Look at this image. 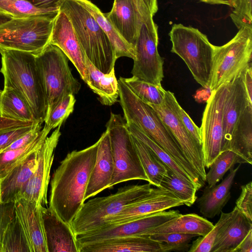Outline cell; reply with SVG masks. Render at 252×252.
I'll use <instances>...</instances> for the list:
<instances>
[{
	"label": "cell",
	"instance_id": "obj_28",
	"mask_svg": "<svg viewBox=\"0 0 252 252\" xmlns=\"http://www.w3.org/2000/svg\"><path fill=\"white\" fill-rule=\"evenodd\" d=\"M214 225L206 219L196 214H181L148 230L145 236L157 233H179L204 236Z\"/></svg>",
	"mask_w": 252,
	"mask_h": 252
},
{
	"label": "cell",
	"instance_id": "obj_52",
	"mask_svg": "<svg viewBox=\"0 0 252 252\" xmlns=\"http://www.w3.org/2000/svg\"><path fill=\"white\" fill-rule=\"evenodd\" d=\"M234 252H252V229H251Z\"/></svg>",
	"mask_w": 252,
	"mask_h": 252
},
{
	"label": "cell",
	"instance_id": "obj_26",
	"mask_svg": "<svg viewBox=\"0 0 252 252\" xmlns=\"http://www.w3.org/2000/svg\"><path fill=\"white\" fill-rule=\"evenodd\" d=\"M27 252L14 212V202L0 203V252Z\"/></svg>",
	"mask_w": 252,
	"mask_h": 252
},
{
	"label": "cell",
	"instance_id": "obj_42",
	"mask_svg": "<svg viewBox=\"0 0 252 252\" xmlns=\"http://www.w3.org/2000/svg\"><path fill=\"white\" fill-rule=\"evenodd\" d=\"M75 102L72 94L63 97L46 117L43 127L50 131L62 125L73 111Z\"/></svg>",
	"mask_w": 252,
	"mask_h": 252
},
{
	"label": "cell",
	"instance_id": "obj_10",
	"mask_svg": "<svg viewBox=\"0 0 252 252\" xmlns=\"http://www.w3.org/2000/svg\"><path fill=\"white\" fill-rule=\"evenodd\" d=\"M55 18H13L0 25V52L12 50L39 54L50 44Z\"/></svg>",
	"mask_w": 252,
	"mask_h": 252
},
{
	"label": "cell",
	"instance_id": "obj_35",
	"mask_svg": "<svg viewBox=\"0 0 252 252\" xmlns=\"http://www.w3.org/2000/svg\"><path fill=\"white\" fill-rule=\"evenodd\" d=\"M132 136L148 182L156 187H159L161 180L167 174L166 167L145 144Z\"/></svg>",
	"mask_w": 252,
	"mask_h": 252
},
{
	"label": "cell",
	"instance_id": "obj_19",
	"mask_svg": "<svg viewBox=\"0 0 252 252\" xmlns=\"http://www.w3.org/2000/svg\"><path fill=\"white\" fill-rule=\"evenodd\" d=\"M48 252H80V245L70 224L48 207H42Z\"/></svg>",
	"mask_w": 252,
	"mask_h": 252
},
{
	"label": "cell",
	"instance_id": "obj_53",
	"mask_svg": "<svg viewBox=\"0 0 252 252\" xmlns=\"http://www.w3.org/2000/svg\"><path fill=\"white\" fill-rule=\"evenodd\" d=\"M211 4H224L234 8L237 0H198Z\"/></svg>",
	"mask_w": 252,
	"mask_h": 252
},
{
	"label": "cell",
	"instance_id": "obj_54",
	"mask_svg": "<svg viewBox=\"0 0 252 252\" xmlns=\"http://www.w3.org/2000/svg\"><path fill=\"white\" fill-rule=\"evenodd\" d=\"M143 1L151 15L153 17L158 10V0H143Z\"/></svg>",
	"mask_w": 252,
	"mask_h": 252
},
{
	"label": "cell",
	"instance_id": "obj_56",
	"mask_svg": "<svg viewBox=\"0 0 252 252\" xmlns=\"http://www.w3.org/2000/svg\"><path fill=\"white\" fill-rule=\"evenodd\" d=\"M2 93V91L0 90V97Z\"/></svg>",
	"mask_w": 252,
	"mask_h": 252
},
{
	"label": "cell",
	"instance_id": "obj_8",
	"mask_svg": "<svg viewBox=\"0 0 252 252\" xmlns=\"http://www.w3.org/2000/svg\"><path fill=\"white\" fill-rule=\"evenodd\" d=\"M252 27H243L225 44L214 45L210 92L239 76L252 63Z\"/></svg>",
	"mask_w": 252,
	"mask_h": 252
},
{
	"label": "cell",
	"instance_id": "obj_50",
	"mask_svg": "<svg viewBox=\"0 0 252 252\" xmlns=\"http://www.w3.org/2000/svg\"><path fill=\"white\" fill-rule=\"evenodd\" d=\"M245 90L250 103H252V63L248 65L241 74Z\"/></svg>",
	"mask_w": 252,
	"mask_h": 252
},
{
	"label": "cell",
	"instance_id": "obj_13",
	"mask_svg": "<svg viewBox=\"0 0 252 252\" xmlns=\"http://www.w3.org/2000/svg\"><path fill=\"white\" fill-rule=\"evenodd\" d=\"M158 27L149 29L142 24L135 46V56L131 70L132 76L156 85H161L163 60L158 46Z\"/></svg>",
	"mask_w": 252,
	"mask_h": 252
},
{
	"label": "cell",
	"instance_id": "obj_25",
	"mask_svg": "<svg viewBox=\"0 0 252 252\" xmlns=\"http://www.w3.org/2000/svg\"><path fill=\"white\" fill-rule=\"evenodd\" d=\"M240 167L239 165L235 168H231L229 173L219 185L206 188L197 200L199 211L204 217L212 219L221 213L231 197L230 189Z\"/></svg>",
	"mask_w": 252,
	"mask_h": 252
},
{
	"label": "cell",
	"instance_id": "obj_38",
	"mask_svg": "<svg viewBox=\"0 0 252 252\" xmlns=\"http://www.w3.org/2000/svg\"><path fill=\"white\" fill-rule=\"evenodd\" d=\"M124 82L142 101L151 104H160L163 101L165 90L161 85H156L132 76L123 78Z\"/></svg>",
	"mask_w": 252,
	"mask_h": 252
},
{
	"label": "cell",
	"instance_id": "obj_30",
	"mask_svg": "<svg viewBox=\"0 0 252 252\" xmlns=\"http://www.w3.org/2000/svg\"><path fill=\"white\" fill-rule=\"evenodd\" d=\"M251 229H252V222L238 210L236 216L217 237L211 252H234Z\"/></svg>",
	"mask_w": 252,
	"mask_h": 252
},
{
	"label": "cell",
	"instance_id": "obj_44",
	"mask_svg": "<svg viewBox=\"0 0 252 252\" xmlns=\"http://www.w3.org/2000/svg\"><path fill=\"white\" fill-rule=\"evenodd\" d=\"M241 192L236 202L239 211L252 222V182L242 185Z\"/></svg>",
	"mask_w": 252,
	"mask_h": 252
},
{
	"label": "cell",
	"instance_id": "obj_5",
	"mask_svg": "<svg viewBox=\"0 0 252 252\" xmlns=\"http://www.w3.org/2000/svg\"><path fill=\"white\" fill-rule=\"evenodd\" d=\"M150 183L120 188L109 195L96 197L84 202L70 223L76 236L99 229L126 206L148 194Z\"/></svg>",
	"mask_w": 252,
	"mask_h": 252
},
{
	"label": "cell",
	"instance_id": "obj_51",
	"mask_svg": "<svg viewBox=\"0 0 252 252\" xmlns=\"http://www.w3.org/2000/svg\"><path fill=\"white\" fill-rule=\"evenodd\" d=\"M37 122H23L0 116V131L11 128L31 126Z\"/></svg>",
	"mask_w": 252,
	"mask_h": 252
},
{
	"label": "cell",
	"instance_id": "obj_3",
	"mask_svg": "<svg viewBox=\"0 0 252 252\" xmlns=\"http://www.w3.org/2000/svg\"><path fill=\"white\" fill-rule=\"evenodd\" d=\"M4 87L13 89L26 101L37 122L45 121L47 105L36 66L35 55L27 52L7 50L0 52Z\"/></svg>",
	"mask_w": 252,
	"mask_h": 252
},
{
	"label": "cell",
	"instance_id": "obj_20",
	"mask_svg": "<svg viewBox=\"0 0 252 252\" xmlns=\"http://www.w3.org/2000/svg\"><path fill=\"white\" fill-rule=\"evenodd\" d=\"M97 155L85 194V200L109 188L114 173V161L109 133L99 138Z\"/></svg>",
	"mask_w": 252,
	"mask_h": 252
},
{
	"label": "cell",
	"instance_id": "obj_32",
	"mask_svg": "<svg viewBox=\"0 0 252 252\" xmlns=\"http://www.w3.org/2000/svg\"><path fill=\"white\" fill-rule=\"evenodd\" d=\"M0 116L23 122H37L24 98L12 89L4 87L0 97Z\"/></svg>",
	"mask_w": 252,
	"mask_h": 252
},
{
	"label": "cell",
	"instance_id": "obj_9",
	"mask_svg": "<svg viewBox=\"0 0 252 252\" xmlns=\"http://www.w3.org/2000/svg\"><path fill=\"white\" fill-rule=\"evenodd\" d=\"M106 127L109 135L114 166L109 188L132 180L148 182L124 118L111 112Z\"/></svg>",
	"mask_w": 252,
	"mask_h": 252
},
{
	"label": "cell",
	"instance_id": "obj_31",
	"mask_svg": "<svg viewBox=\"0 0 252 252\" xmlns=\"http://www.w3.org/2000/svg\"><path fill=\"white\" fill-rule=\"evenodd\" d=\"M94 16L108 38L115 51L116 59L126 57L134 59L135 49L118 33L100 10L89 0H78Z\"/></svg>",
	"mask_w": 252,
	"mask_h": 252
},
{
	"label": "cell",
	"instance_id": "obj_22",
	"mask_svg": "<svg viewBox=\"0 0 252 252\" xmlns=\"http://www.w3.org/2000/svg\"><path fill=\"white\" fill-rule=\"evenodd\" d=\"M250 103L241 74L229 83L223 110V137L222 151L226 148L234 128L245 109Z\"/></svg>",
	"mask_w": 252,
	"mask_h": 252
},
{
	"label": "cell",
	"instance_id": "obj_47",
	"mask_svg": "<svg viewBox=\"0 0 252 252\" xmlns=\"http://www.w3.org/2000/svg\"><path fill=\"white\" fill-rule=\"evenodd\" d=\"M178 110L180 117L186 128L202 148V134L200 127L197 126L187 112L179 104Z\"/></svg>",
	"mask_w": 252,
	"mask_h": 252
},
{
	"label": "cell",
	"instance_id": "obj_21",
	"mask_svg": "<svg viewBox=\"0 0 252 252\" xmlns=\"http://www.w3.org/2000/svg\"><path fill=\"white\" fill-rule=\"evenodd\" d=\"M104 15L120 35L135 48L144 23L132 0H114L111 11Z\"/></svg>",
	"mask_w": 252,
	"mask_h": 252
},
{
	"label": "cell",
	"instance_id": "obj_55",
	"mask_svg": "<svg viewBox=\"0 0 252 252\" xmlns=\"http://www.w3.org/2000/svg\"><path fill=\"white\" fill-rule=\"evenodd\" d=\"M13 18L11 15L0 11V25L9 21Z\"/></svg>",
	"mask_w": 252,
	"mask_h": 252
},
{
	"label": "cell",
	"instance_id": "obj_36",
	"mask_svg": "<svg viewBox=\"0 0 252 252\" xmlns=\"http://www.w3.org/2000/svg\"><path fill=\"white\" fill-rule=\"evenodd\" d=\"M159 187L172 193L188 207L192 205L196 200V193L198 189L195 186L168 170L167 174L160 182Z\"/></svg>",
	"mask_w": 252,
	"mask_h": 252
},
{
	"label": "cell",
	"instance_id": "obj_7",
	"mask_svg": "<svg viewBox=\"0 0 252 252\" xmlns=\"http://www.w3.org/2000/svg\"><path fill=\"white\" fill-rule=\"evenodd\" d=\"M68 61L60 48L50 43L35 55L46 98V117L63 97L69 94L74 95L81 88V84L71 73Z\"/></svg>",
	"mask_w": 252,
	"mask_h": 252
},
{
	"label": "cell",
	"instance_id": "obj_29",
	"mask_svg": "<svg viewBox=\"0 0 252 252\" xmlns=\"http://www.w3.org/2000/svg\"><path fill=\"white\" fill-rule=\"evenodd\" d=\"M224 150L233 151L244 163L252 164V105H248L241 114Z\"/></svg>",
	"mask_w": 252,
	"mask_h": 252
},
{
	"label": "cell",
	"instance_id": "obj_37",
	"mask_svg": "<svg viewBox=\"0 0 252 252\" xmlns=\"http://www.w3.org/2000/svg\"><path fill=\"white\" fill-rule=\"evenodd\" d=\"M59 10L41 9L26 0H0V11L14 18L55 17Z\"/></svg>",
	"mask_w": 252,
	"mask_h": 252
},
{
	"label": "cell",
	"instance_id": "obj_12",
	"mask_svg": "<svg viewBox=\"0 0 252 252\" xmlns=\"http://www.w3.org/2000/svg\"><path fill=\"white\" fill-rule=\"evenodd\" d=\"M229 83L211 92L204 110L200 127L204 164L209 168L222 151L223 110Z\"/></svg>",
	"mask_w": 252,
	"mask_h": 252
},
{
	"label": "cell",
	"instance_id": "obj_46",
	"mask_svg": "<svg viewBox=\"0 0 252 252\" xmlns=\"http://www.w3.org/2000/svg\"><path fill=\"white\" fill-rule=\"evenodd\" d=\"M42 124L39 122H36L31 129L19 137L2 152L21 148L30 143L38 135L42 129Z\"/></svg>",
	"mask_w": 252,
	"mask_h": 252
},
{
	"label": "cell",
	"instance_id": "obj_40",
	"mask_svg": "<svg viewBox=\"0 0 252 252\" xmlns=\"http://www.w3.org/2000/svg\"><path fill=\"white\" fill-rule=\"evenodd\" d=\"M238 210L235 206L229 213L221 212L220 217L211 230L206 235L199 237L193 242L188 251L189 252H211L217 237L224 226L236 216Z\"/></svg>",
	"mask_w": 252,
	"mask_h": 252
},
{
	"label": "cell",
	"instance_id": "obj_41",
	"mask_svg": "<svg viewBox=\"0 0 252 252\" xmlns=\"http://www.w3.org/2000/svg\"><path fill=\"white\" fill-rule=\"evenodd\" d=\"M151 239L161 244V252H186L190 248L192 239L198 236L196 234L165 233L148 236Z\"/></svg>",
	"mask_w": 252,
	"mask_h": 252
},
{
	"label": "cell",
	"instance_id": "obj_6",
	"mask_svg": "<svg viewBox=\"0 0 252 252\" xmlns=\"http://www.w3.org/2000/svg\"><path fill=\"white\" fill-rule=\"evenodd\" d=\"M169 35L171 52L184 61L198 83L209 88L214 45L198 29L181 24H174Z\"/></svg>",
	"mask_w": 252,
	"mask_h": 252
},
{
	"label": "cell",
	"instance_id": "obj_33",
	"mask_svg": "<svg viewBox=\"0 0 252 252\" xmlns=\"http://www.w3.org/2000/svg\"><path fill=\"white\" fill-rule=\"evenodd\" d=\"M50 131L44 127L38 135L26 146L0 153V180L4 178L13 169L28 158L41 147Z\"/></svg>",
	"mask_w": 252,
	"mask_h": 252
},
{
	"label": "cell",
	"instance_id": "obj_43",
	"mask_svg": "<svg viewBox=\"0 0 252 252\" xmlns=\"http://www.w3.org/2000/svg\"><path fill=\"white\" fill-rule=\"evenodd\" d=\"M252 0H237L230 17L237 28L252 27Z\"/></svg>",
	"mask_w": 252,
	"mask_h": 252
},
{
	"label": "cell",
	"instance_id": "obj_27",
	"mask_svg": "<svg viewBox=\"0 0 252 252\" xmlns=\"http://www.w3.org/2000/svg\"><path fill=\"white\" fill-rule=\"evenodd\" d=\"M85 65L88 77L86 83L98 96L101 104L110 106L117 102L118 82L114 68L109 73L105 74L94 66L86 57Z\"/></svg>",
	"mask_w": 252,
	"mask_h": 252
},
{
	"label": "cell",
	"instance_id": "obj_17",
	"mask_svg": "<svg viewBox=\"0 0 252 252\" xmlns=\"http://www.w3.org/2000/svg\"><path fill=\"white\" fill-rule=\"evenodd\" d=\"M183 204L179 198L167 189L160 187L152 188L148 194L125 207L110 219L106 225L123 223Z\"/></svg>",
	"mask_w": 252,
	"mask_h": 252
},
{
	"label": "cell",
	"instance_id": "obj_18",
	"mask_svg": "<svg viewBox=\"0 0 252 252\" xmlns=\"http://www.w3.org/2000/svg\"><path fill=\"white\" fill-rule=\"evenodd\" d=\"M50 43L62 50L86 83L88 77L85 65L86 56L70 20L60 10L54 21Z\"/></svg>",
	"mask_w": 252,
	"mask_h": 252
},
{
	"label": "cell",
	"instance_id": "obj_23",
	"mask_svg": "<svg viewBox=\"0 0 252 252\" xmlns=\"http://www.w3.org/2000/svg\"><path fill=\"white\" fill-rule=\"evenodd\" d=\"M38 150L0 180V203L20 199L37 165Z\"/></svg>",
	"mask_w": 252,
	"mask_h": 252
},
{
	"label": "cell",
	"instance_id": "obj_39",
	"mask_svg": "<svg viewBox=\"0 0 252 252\" xmlns=\"http://www.w3.org/2000/svg\"><path fill=\"white\" fill-rule=\"evenodd\" d=\"M237 163H244L242 159L231 150H224L215 159L206 175L207 187L214 186L223 177L226 172Z\"/></svg>",
	"mask_w": 252,
	"mask_h": 252
},
{
	"label": "cell",
	"instance_id": "obj_1",
	"mask_svg": "<svg viewBox=\"0 0 252 252\" xmlns=\"http://www.w3.org/2000/svg\"><path fill=\"white\" fill-rule=\"evenodd\" d=\"M99 143L68 153L53 174L48 207L70 224L85 202Z\"/></svg>",
	"mask_w": 252,
	"mask_h": 252
},
{
	"label": "cell",
	"instance_id": "obj_16",
	"mask_svg": "<svg viewBox=\"0 0 252 252\" xmlns=\"http://www.w3.org/2000/svg\"><path fill=\"white\" fill-rule=\"evenodd\" d=\"M20 198L14 202L15 217L27 252H48L42 207Z\"/></svg>",
	"mask_w": 252,
	"mask_h": 252
},
{
	"label": "cell",
	"instance_id": "obj_45",
	"mask_svg": "<svg viewBox=\"0 0 252 252\" xmlns=\"http://www.w3.org/2000/svg\"><path fill=\"white\" fill-rule=\"evenodd\" d=\"M35 123L31 126L11 128L0 131V153L19 137L31 129Z\"/></svg>",
	"mask_w": 252,
	"mask_h": 252
},
{
	"label": "cell",
	"instance_id": "obj_24",
	"mask_svg": "<svg viewBox=\"0 0 252 252\" xmlns=\"http://www.w3.org/2000/svg\"><path fill=\"white\" fill-rule=\"evenodd\" d=\"M161 252V243L148 236L115 238L80 246V252Z\"/></svg>",
	"mask_w": 252,
	"mask_h": 252
},
{
	"label": "cell",
	"instance_id": "obj_15",
	"mask_svg": "<svg viewBox=\"0 0 252 252\" xmlns=\"http://www.w3.org/2000/svg\"><path fill=\"white\" fill-rule=\"evenodd\" d=\"M62 125L47 136L37 152V165L20 198L33 203L37 207H47V191L54 152L61 135Z\"/></svg>",
	"mask_w": 252,
	"mask_h": 252
},
{
	"label": "cell",
	"instance_id": "obj_48",
	"mask_svg": "<svg viewBox=\"0 0 252 252\" xmlns=\"http://www.w3.org/2000/svg\"><path fill=\"white\" fill-rule=\"evenodd\" d=\"M136 9L140 15L144 24L148 28L154 29L158 27L153 20L149 10L144 3L143 0H131Z\"/></svg>",
	"mask_w": 252,
	"mask_h": 252
},
{
	"label": "cell",
	"instance_id": "obj_14",
	"mask_svg": "<svg viewBox=\"0 0 252 252\" xmlns=\"http://www.w3.org/2000/svg\"><path fill=\"white\" fill-rule=\"evenodd\" d=\"M181 214L171 210L153 213L130 221L106 225L93 231L76 236L80 246L118 237L145 236L147 232Z\"/></svg>",
	"mask_w": 252,
	"mask_h": 252
},
{
	"label": "cell",
	"instance_id": "obj_34",
	"mask_svg": "<svg viewBox=\"0 0 252 252\" xmlns=\"http://www.w3.org/2000/svg\"><path fill=\"white\" fill-rule=\"evenodd\" d=\"M126 125L131 134L145 144L165 166L168 170L174 173L180 178L189 181L193 184L187 173L175 161L171 156L147 135L140 128L131 123H126Z\"/></svg>",
	"mask_w": 252,
	"mask_h": 252
},
{
	"label": "cell",
	"instance_id": "obj_4",
	"mask_svg": "<svg viewBox=\"0 0 252 252\" xmlns=\"http://www.w3.org/2000/svg\"><path fill=\"white\" fill-rule=\"evenodd\" d=\"M68 17L85 56L102 72L109 73L117 60L108 38L78 0H65L60 8Z\"/></svg>",
	"mask_w": 252,
	"mask_h": 252
},
{
	"label": "cell",
	"instance_id": "obj_2",
	"mask_svg": "<svg viewBox=\"0 0 252 252\" xmlns=\"http://www.w3.org/2000/svg\"><path fill=\"white\" fill-rule=\"evenodd\" d=\"M118 82L119 102L126 123H133L140 128L167 152L187 173L199 189L204 183L187 160L173 135L156 111L139 99L124 82L122 77Z\"/></svg>",
	"mask_w": 252,
	"mask_h": 252
},
{
	"label": "cell",
	"instance_id": "obj_11",
	"mask_svg": "<svg viewBox=\"0 0 252 252\" xmlns=\"http://www.w3.org/2000/svg\"><path fill=\"white\" fill-rule=\"evenodd\" d=\"M148 104L156 111L173 135L187 160L204 183L206 173L201 147L183 124L179 113V104L174 93L165 90L164 98L160 104Z\"/></svg>",
	"mask_w": 252,
	"mask_h": 252
},
{
	"label": "cell",
	"instance_id": "obj_49",
	"mask_svg": "<svg viewBox=\"0 0 252 252\" xmlns=\"http://www.w3.org/2000/svg\"><path fill=\"white\" fill-rule=\"evenodd\" d=\"M35 6L49 10H60L65 0H26Z\"/></svg>",
	"mask_w": 252,
	"mask_h": 252
}]
</instances>
